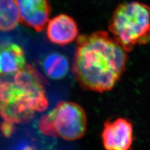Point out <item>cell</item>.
Here are the masks:
<instances>
[{"mask_svg": "<svg viewBox=\"0 0 150 150\" xmlns=\"http://www.w3.org/2000/svg\"><path fill=\"white\" fill-rule=\"evenodd\" d=\"M20 21L36 31L45 30L49 21L51 6L48 0H15Z\"/></svg>", "mask_w": 150, "mask_h": 150, "instance_id": "cell-6", "label": "cell"}, {"mask_svg": "<svg viewBox=\"0 0 150 150\" xmlns=\"http://www.w3.org/2000/svg\"><path fill=\"white\" fill-rule=\"evenodd\" d=\"M20 21V15L15 0H0V31L13 30Z\"/></svg>", "mask_w": 150, "mask_h": 150, "instance_id": "cell-10", "label": "cell"}, {"mask_svg": "<svg viewBox=\"0 0 150 150\" xmlns=\"http://www.w3.org/2000/svg\"><path fill=\"white\" fill-rule=\"evenodd\" d=\"M76 44L73 70L80 85L100 93L111 90L125 71L127 51L103 31L79 36Z\"/></svg>", "mask_w": 150, "mask_h": 150, "instance_id": "cell-1", "label": "cell"}, {"mask_svg": "<svg viewBox=\"0 0 150 150\" xmlns=\"http://www.w3.org/2000/svg\"><path fill=\"white\" fill-rule=\"evenodd\" d=\"M46 36L55 45L63 46L77 39L78 29L76 22L67 15H59L49 20L46 25Z\"/></svg>", "mask_w": 150, "mask_h": 150, "instance_id": "cell-7", "label": "cell"}, {"mask_svg": "<svg viewBox=\"0 0 150 150\" xmlns=\"http://www.w3.org/2000/svg\"><path fill=\"white\" fill-rule=\"evenodd\" d=\"M114 38L126 51L150 40V8L139 2L121 4L109 23Z\"/></svg>", "mask_w": 150, "mask_h": 150, "instance_id": "cell-3", "label": "cell"}, {"mask_svg": "<svg viewBox=\"0 0 150 150\" xmlns=\"http://www.w3.org/2000/svg\"><path fill=\"white\" fill-rule=\"evenodd\" d=\"M15 125L11 122L3 120L0 123V130L5 137H9L13 134L15 129Z\"/></svg>", "mask_w": 150, "mask_h": 150, "instance_id": "cell-11", "label": "cell"}, {"mask_svg": "<svg viewBox=\"0 0 150 150\" xmlns=\"http://www.w3.org/2000/svg\"><path fill=\"white\" fill-rule=\"evenodd\" d=\"M86 125V116L82 107L73 102L64 101L42 117L38 125L41 132L45 135L59 136L72 141L83 137Z\"/></svg>", "mask_w": 150, "mask_h": 150, "instance_id": "cell-4", "label": "cell"}, {"mask_svg": "<svg viewBox=\"0 0 150 150\" xmlns=\"http://www.w3.org/2000/svg\"><path fill=\"white\" fill-rule=\"evenodd\" d=\"M43 68L46 75L54 80L66 76L69 71V62L63 54L52 53L47 55L43 62Z\"/></svg>", "mask_w": 150, "mask_h": 150, "instance_id": "cell-9", "label": "cell"}, {"mask_svg": "<svg viewBox=\"0 0 150 150\" xmlns=\"http://www.w3.org/2000/svg\"><path fill=\"white\" fill-rule=\"evenodd\" d=\"M45 83L36 70L30 64L9 74L6 100L0 103V116L14 124L25 123L36 112L47 108Z\"/></svg>", "mask_w": 150, "mask_h": 150, "instance_id": "cell-2", "label": "cell"}, {"mask_svg": "<svg viewBox=\"0 0 150 150\" xmlns=\"http://www.w3.org/2000/svg\"><path fill=\"white\" fill-rule=\"evenodd\" d=\"M102 142L105 150H129L133 142V128L131 121L119 118L105 123Z\"/></svg>", "mask_w": 150, "mask_h": 150, "instance_id": "cell-5", "label": "cell"}, {"mask_svg": "<svg viewBox=\"0 0 150 150\" xmlns=\"http://www.w3.org/2000/svg\"><path fill=\"white\" fill-rule=\"evenodd\" d=\"M26 65L25 54L20 46L12 43L0 46V73H15Z\"/></svg>", "mask_w": 150, "mask_h": 150, "instance_id": "cell-8", "label": "cell"}]
</instances>
